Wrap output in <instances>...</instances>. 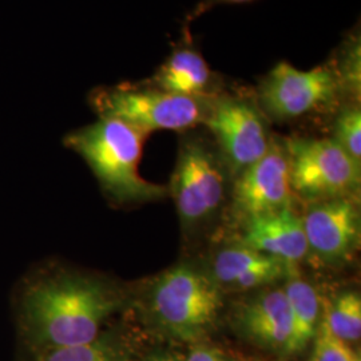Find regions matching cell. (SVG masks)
<instances>
[{"instance_id": "cell-1", "label": "cell", "mask_w": 361, "mask_h": 361, "mask_svg": "<svg viewBox=\"0 0 361 361\" xmlns=\"http://www.w3.org/2000/svg\"><path fill=\"white\" fill-rule=\"evenodd\" d=\"M122 300L106 285L83 277H59L34 285L25 297L27 323L50 348L82 345L98 338Z\"/></svg>"}, {"instance_id": "cell-2", "label": "cell", "mask_w": 361, "mask_h": 361, "mask_svg": "<svg viewBox=\"0 0 361 361\" xmlns=\"http://www.w3.org/2000/svg\"><path fill=\"white\" fill-rule=\"evenodd\" d=\"M147 135L149 133L125 121L101 116L68 134L65 142L86 161L101 185L116 200L147 201L165 194V188L140 174Z\"/></svg>"}, {"instance_id": "cell-3", "label": "cell", "mask_w": 361, "mask_h": 361, "mask_svg": "<svg viewBox=\"0 0 361 361\" xmlns=\"http://www.w3.org/2000/svg\"><path fill=\"white\" fill-rule=\"evenodd\" d=\"M150 307L157 322L183 340L207 334L222 307L219 286L190 265L165 271L152 289Z\"/></svg>"}, {"instance_id": "cell-4", "label": "cell", "mask_w": 361, "mask_h": 361, "mask_svg": "<svg viewBox=\"0 0 361 361\" xmlns=\"http://www.w3.org/2000/svg\"><path fill=\"white\" fill-rule=\"evenodd\" d=\"M101 116H111L152 133L190 129L204 123L213 98L177 95L155 87L104 89L92 97Z\"/></svg>"}, {"instance_id": "cell-5", "label": "cell", "mask_w": 361, "mask_h": 361, "mask_svg": "<svg viewBox=\"0 0 361 361\" xmlns=\"http://www.w3.org/2000/svg\"><path fill=\"white\" fill-rule=\"evenodd\" d=\"M290 185L301 197L325 201L347 197L360 186V164L334 138H295L285 143Z\"/></svg>"}, {"instance_id": "cell-6", "label": "cell", "mask_w": 361, "mask_h": 361, "mask_svg": "<svg viewBox=\"0 0 361 361\" xmlns=\"http://www.w3.org/2000/svg\"><path fill=\"white\" fill-rule=\"evenodd\" d=\"M340 91L341 85L335 66L298 70L280 62L262 79L258 98L268 116L277 121H288L332 104Z\"/></svg>"}, {"instance_id": "cell-7", "label": "cell", "mask_w": 361, "mask_h": 361, "mask_svg": "<svg viewBox=\"0 0 361 361\" xmlns=\"http://www.w3.org/2000/svg\"><path fill=\"white\" fill-rule=\"evenodd\" d=\"M234 171L241 173L271 147L265 121L255 104L237 97L213 98L204 121Z\"/></svg>"}, {"instance_id": "cell-8", "label": "cell", "mask_w": 361, "mask_h": 361, "mask_svg": "<svg viewBox=\"0 0 361 361\" xmlns=\"http://www.w3.org/2000/svg\"><path fill=\"white\" fill-rule=\"evenodd\" d=\"M173 192L185 224L205 219L219 207L224 197V177L207 146L197 141L182 145L173 176Z\"/></svg>"}, {"instance_id": "cell-9", "label": "cell", "mask_w": 361, "mask_h": 361, "mask_svg": "<svg viewBox=\"0 0 361 361\" xmlns=\"http://www.w3.org/2000/svg\"><path fill=\"white\" fill-rule=\"evenodd\" d=\"M290 168L285 145L271 141L261 159L240 173L234 209L246 221L290 207Z\"/></svg>"}, {"instance_id": "cell-10", "label": "cell", "mask_w": 361, "mask_h": 361, "mask_svg": "<svg viewBox=\"0 0 361 361\" xmlns=\"http://www.w3.org/2000/svg\"><path fill=\"white\" fill-rule=\"evenodd\" d=\"M302 226L310 250L329 262L348 258L359 244V212L347 197L313 205L302 219Z\"/></svg>"}, {"instance_id": "cell-11", "label": "cell", "mask_w": 361, "mask_h": 361, "mask_svg": "<svg viewBox=\"0 0 361 361\" xmlns=\"http://www.w3.org/2000/svg\"><path fill=\"white\" fill-rule=\"evenodd\" d=\"M246 222L243 245L280 258L286 264H297L310 252L302 219L290 207Z\"/></svg>"}, {"instance_id": "cell-12", "label": "cell", "mask_w": 361, "mask_h": 361, "mask_svg": "<svg viewBox=\"0 0 361 361\" xmlns=\"http://www.w3.org/2000/svg\"><path fill=\"white\" fill-rule=\"evenodd\" d=\"M243 326L258 345L279 355H295V322L284 289L253 300L243 313Z\"/></svg>"}, {"instance_id": "cell-13", "label": "cell", "mask_w": 361, "mask_h": 361, "mask_svg": "<svg viewBox=\"0 0 361 361\" xmlns=\"http://www.w3.org/2000/svg\"><path fill=\"white\" fill-rule=\"evenodd\" d=\"M290 265L245 245L233 246L216 256L213 276L217 284L233 289H252L285 279Z\"/></svg>"}, {"instance_id": "cell-14", "label": "cell", "mask_w": 361, "mask_h": 361, "mask_svg": "<svg viewBox=\"0 0 361 361\" xmlns=\"http://www.w3.org/2000/svg\"><path fill=\"white\" fill-rule=\"evenodd\" d=\"M216 74L200 52L180 49L173 52L153 78V87L177 95L207 98L216 83Z\"/></svg>"}, {"instance_id": "cell-15", "label": "cell", "mask_w": 361, "mask_h": 361, "mask_svg": "<svg viewBox=\"0 0 361 361\" xmlns=\"http://www.w3.org/2000/svg\"><path fill=\"white\" fill-rule=\"evenodd\" d=\"M296 264L289 267L284 289L295 322V352L307 348L314 338L322 319L320 300L314 288L296 271Z\"/></svg>"}, {"instance_id": "cell-16", "label": "cell", "mask_w": 361, "mask_h": 361, "mask_svg": "<svg viewBox=\"0 0 361 361\" xmlns=\"http://www.w3.org/2000/svg\"><path fill=\"white\" fill-rule=\"evenodd\" d=\"M334 335L345 343L359 341L361 336V298L356 292H344L324 310Z\"/></svg>"}, {"instance_id": "cell-17", "label": "cell", "mask_w": 361, "mask_h": 361, "mask_svg": "<svg viewBox=\"0 0 361 361\" xmlns=\"http://www.w3.org/2000/svg\"><path fill=\"white\" fill-rule=\"evenodd\" d=\"M38 361H126L122 350L109 340L94 341L63 348H50Z\"/></svg>"}, {"instance_id": "cell-18", "label": "cell", "mask_w": 361, "mask_h": 361, "mask_svg": "<svg viewBox=\"0 0 361 361\" xmlns=\"http://www.w3.org/2000/svg\"><path fill=\"white\" fill-rule=\"evenodd\" d=\"M310 361H360V357L345 341L332 334L323 313L314 335V349Z\"/></svg>"}, {"instance_id": "cell-19", "label": "cell", "mask_w": 361, "mask_h": 361, "mask_svg": "<svg viewBox=\"0 0 361 361\" xmlns=\"http://www.w3.org/2000/svg\"><path fill=\"white\" fill-rule=\"evenodd\" d=\"M334 140L357 164H361V110L359 106H348L338 114Z\"/></svg>"}, {"instance_id": "cell-20", "label": "cell", "mask_w": 361, "mask_h": 361, "mask_svg": "<svg viewBox=\"0 0 361 361\" xmlns=\"http://www.w3.org/2000/svg\"><path fill=\"white\" fill-rule=\"evenodd\" d=\"M360 38H353L345 46V51L336 65V73L341 85L352 92L360 94Z\"/></svg>"}, {"instance_id": "cell-21", "label": "cell", "mask_w": 361, "mask_h": 361, "mask_svg": "<svg viewBox=\"0 0 361 361\" xmlns=\"http://www.w3.org/2000/svg\"><path fill=\"white\" fill-rule=\"evenodd\" d=\"M188 361H226L224 359V356L219 353L217 350L210 348H204V347H200V348H194Z\"/></svg>"}, {"instance_id": "cell-22", "label": "cell", "mask_w": 361, "mask_h": 361, "mask_svg": "<svg viewBox=\"0 0 361 361\" xmlns=\"http://www.w3.org/2000/svg\"><path fill=\"white\" fill-rule=\"evenodd\" d=\"M209 3L205 4L201 10H205L207 7H210V6H214V4H240V3H246V1H252V0H207Z\"/></svg>"}]
</instances>
